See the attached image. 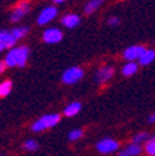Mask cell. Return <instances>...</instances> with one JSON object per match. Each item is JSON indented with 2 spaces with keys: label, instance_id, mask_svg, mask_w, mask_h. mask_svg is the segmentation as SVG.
Listing matches in <instances>:
<instances>
[{
  "label": "cell",
  "instance_id": "obj_15",
  "mask_svg": "<svg viewBox=\"0 0 155 156\" xmlns=\"http://www.w3.org/2000/svg\"><path fill=\"white\" fill-rule=\"evenodd\" d=\"M154 60H155V50L154 49H146L144 53L141 55V57L138 58V64L144 67V66L151 64Z\"/></svg>",
  "mask_w": 155,
  "mask_h": 156
},
{
  "label": "cell",
  "instance_id": "obj_8",
  "mask_svg": "<svg viewBox=\"0 0 155 156\" xmlns=\"http://www.w3.org/2000/svg\"><path fill=\"white\" fill-rule=\"evenodd\" d=\"M146 46L144 45H131L127 46L124 50H123L122 56L126 62H138V58L141 57V55L146 50Z\"/></svg>",
  "mask_w": 155,
  "mask_h": 156
},
{
  "label": "cell",
  "instance_id": "obj_25",
  "mask_svg": "<svg viewBox=\"0 0 155 156\" xmlns=\"http://www.w3.org/2000/svg\"><path fill=\"white\" fill-rule=\"evenodd\" d=\"M6 67H7V66L4 64V62H0V74H2V73L6 70Z\"/></svg>",
  "mask_w": 155,
  "mask_h": 156
},
{
  "label": "cell",
  "instance_id": "obj_11",
  "mask_svg": "<svg viewBox=\"0 0 155 156\" xmlns=\"http://www.w3.org/2000/svg\"><path fill=\"white\" fill-rule=\"evenodd\" d=\"M144 151V146L140 144L130 142L129 145H126L123 149L117 151V156H140Z\"/></svg>",
  "mask_w": 155,
  "mask_h": 156
},
{
  "label": "cell",
  "instance_id": "obj_24",
  "mask_svg": "<svg viewBox=\"0 0 155 156\" xmlns=\"http://www.w3.org/2000/svg\"><path fill=\"white\" fill-rule=\"evenodd\" d=\"M147 121H148L149 124H155V113H151L148 116V119H147Z\"/></svg>",
  "mask_w": 155,
  "mask_h": 156
},
{
  "label": "cell",
  "instance_id": "obj_20",
  "mask_svg": "<svg viewBox=\"0 0 155 156\" xmlns=\"http://www.w3.org/2000/svg\"><path fill=\"white\" fill-rule=\"evenodd\" d=\"M144 152L148 156H155V138L151 136L146 144H144Z\"/></svg>",
  "mask_w": 155,
  "mask_h": 156
},
{
  "label": "cell",
  "instance_id": "obj_21",
  "mask_svg": "<svg viewBox=\"0 0 155 156\" xmlns=\"http://www.w3.org/2000/svg\"><path fill=\"white\" fill-rule=\"evenodd\" d=\"M84 136V130L83 128H74L68 133V141L70 142H74V141H78Z\"/></svg>",
  "mask_w": 155,
  "mask_h": 156
},
{
  "label": "cell",
  "instance_id": "obj_16",
  "mask_svg": "<svg viewBox=\"0 0 155 156\" xmlns=\"http://www.w3.org/2000/svg\"><path fill=\"white\" fill-rule=\"evenodd\" d=\"M102 4H103V0H88L87 3L84 4V9H83L84 10V14L90 16V14L95 13Z\"/></svg>",
  "mask_w": 155,
  "mask_h": 156
},
{
  "label": "cell",
  "instance_id": "obj_4",
  "mask_svg": "<svg viewBox=\"0 0 155 156\" xmlns=\"http://www.w3.org/2000/svg\"><path fill=\"white\" fill-rule=\"evenodd\" d=\"M95 149L101 155H110V153H116L120 149V144L112 136H105L95 144Z\"/></svg>",
  "mask_w": 155,
  "mask_h": 156
},
{
  "label": "cell",
  "instance_id": "obj_17",
  "mask_svg": "<svg viewBox=\"0 0 155 156\" xmlns=\"http://www.w3.org/2000/svg\"><path fill=\"white\" fill-rule=\"evenodd\" d=\"M11 32H13V35L16 36L17 41H20V39L25 38V36L28 35V32H29V27H27V25L14 27V28H11Z\"/></svg>",
  "mask_w": 155,
  "mask_h": 156
},
{
  "label": "cell",
  "instance_id": "obj_10",
  "mask_svg": "<svg viewBox=\"0 0 155 156\" xmlns=\"http://www.w3.org/2000/svg\"><path fill=\"white\" fill-rule=\"evenodd\" d=\"M18 42L16 39V36L13 35V32H11V29H2L0 31V45H2V48L3 49H11L16 46V43Z\"/></svg>",
  "mask_w": 155,
  "mask_h": 156
},
{
  "label": "cell",
  "instance_id": "obj_22",
  "mask_svg": "<svg viewBox=\"0 0 155 156\" xmlns=\"http://www.w3.org/2000/svg\"><path fill=\"white\" fill-rule=\"evenodd\" d=\"M23 148L25 151H28V152H35V151L39 149V144L36 140H27L25 142H24Z\"/></svg>",
  "mask_w": 155,
  "mask_h": 156
},
{
  "label": "cell",
  "instance_id": "obj_3",
  "mask_svg": "<svg viewBox=\"0 0 155 156\" xmlns=\"http://www.w3.org/2000/svg\"><path fill=\"white\" fill-rule=\"evenodd\" d=\"M84 78V68L80 66H71L61 74V82L65 85H74Z\"/></svg>",
  "mask_w": 155,
  "mask_h": 156
},
{
  "label": "cell",
  "instance_id": "obj_23",
  "mask_svg": "<svg viewBox=\"0 0 155 156\" xmlns=\"http://www.w3.org/2000/svg\"><path fill=\"white\" fill-rule=\"evenodd\" d=\"M119 24H120V18H119V17L113 16V17H109V18H108V25H110V27H117Z\"/></svg>",
  "mask_w": 155,
  "mask_h": 156
},
{
  "label": "cell",
  "instance_id": "obj_7",
  "mask_svg": "<svg viewBox=\"0 0 155 156\" xmlns=\"http://www.w3.org/2000/svg\"><path fill=\"white\" fill-rule=\"evenodd\" d=\"M63 31L57 27H50V28H46L42 34V41L48 45H56V43L61 42L63 39Z\"/></svg>",
  "mask_w": 155,
  "mask_h": 156
},
{
  "label": "cell",
  "instance_id": "obj_6",
  "mask_svg": "<svg viewBox=\"0 0 155 156\" xmlns=\"http://www.w3.org/2000/svg\"><path fill=\"white\" fill-rule=\"evenodd\" d=\"M113 75H115V67L109 64H105V66H101L97 71H95L94 80L98 85H103V84H106V82H109L113 78Z\"/></svg>",
  "mask_w": 155,
  "mask_h": 156
},
{
  "label": "cell",
  "instance_id": "obj_19",
  "mask_svg": "<svg viewBox=\"0 0 155 156\" xmlns=\"http://www.w3.org/2000/svg\"><path fill=\"white\" fill-rule=\"evenodd\" d=\"M148 140H149V134L146 133V131H141V133H137V134H134V135H133L131 142L142 145V144H146Z\"/></svg>",
  "mask_w": 155,
  "mask_h": 156
},
{
  "label": "cell",
  "instance_id": "obj_5",
  "mask_svg": "<svg viewBox=\"0 0 155 156\" xmlns=\"http://www.w3.org/2000/svg\"><path fill=\"white\" fill-rule=\"evenodd\" d=\"M59 10L56 6H46L39 11L38 17H36V24L38 25H48L49 23H52L53 20L57 17Z\"/></svg>",
  "mask_w": 155,
  "mask_h": 156
},
{
  "label": "cell",
  "instance_id": "obj_18",
  "mask_svg": "<svg viewBox=\"0 0 155 156\" xmlns=\"http://www.w3.org/2000/svg\"><path fill=\"white\" fill-rule=\"evenodd\" d=\"M13 89V82L10 80H4V81L0 82V98H6L7 95H10Z\"/></svg>",
  "mask_w": 155,
  "mask_h": 156
},
{
  "label": "cell",
  "instance_id": "obj_26",
  "mask_svg": "<svg viewBox=\"0 0 155 156\" xmlns=\"http://www.w3.org/2000/svg\"><path fill=\"white\" fill-rule=\"evenodd\" d=\"M52 2H53L55 4H61V3H65L66 0H52Z\"/></svg>",
  "mask_w": 155,
  "mask_h": 156
},
{
  "label": "cell",
  "instance_id": "obj_9",
  "mask_svg": "<svg viewBox=\"0 0 155 156\" xmlns=\"http://www.w3.org/2000/svg\"><path fill=\"white\" fill-rule=\"evenodd\" d=\"M29 11H31V4H29V2H21V3H18L13 9V11L10 14V21L14 24L20 23Z\"/></svg>",
  "mask_w": 155,
  "mask_h": 156
},
{
  "label": "cell",
  "instance_id": "obj_28",
  "mask_svg": "<svg viewBox=\"0 0 155 156\" xmlns=\"http://www.w3.org/2000/svg\"><path fill=\"white\" fill-rule=\"evenodd\" d=\"M152 136H154V138H155V134H154V135H152Z\"/></svg>",
  "mask_w": 155,
  "mask_h": 156
},
{
  "label": "cell",
  "instance_id": "obj_27",
  "mask_svg": "<svg viewBox=\"0 0 155 156\" xmlns=\"http://www.w3.org/2000/svg\"><path fill=\"white\" fill-rule=\"evenodd\" d=\"M2 50H4V49L2 48V45H0V53H2Z\"/></svg>",
  "mask_w": 155,
  "mask_h": 156
},
{
  "label": "cell",
  "instance_id": "obj_2",
  "mask_svg": "<svg viewBox=\"0 0 155 156\" xmlns=\"http://www.w3.org/2000/svg\"><path fill=\"white\" fill-rule=\"evenodd\" d=\"M61 120V114L59 113H48L36 119L32 124H31V131L32 133H43V131L56 127Z\"/></svg>",
  "mask_w": 155,
  "mask_h": 156
},
{
  "label": "cell",
  "instance_id": "obj_1",
  "mask_svg": "<svg viewBox=\"0 0 155 156\" xmlns=\"http://www.w3.org/2000/svg\"><path fill=\"white\" fill-rule=\"evenodd\" d=\"M28 58H29V48L25 45H21V46H14V48L9 49L6 56H4L3 62L10 68H14V67L23 68L27 66Z\"/></svg>",
  "mask_w": 155,
  "mask_h": 156
},
{
  "label": "cell",
  "instance_id": "obj_14",
  "mask_svg": "<svg viewBox=\"0 0 155 156\" xmlns=\"http://www.w3.org/2000/svg\"><path fill=\"white\" fill-rule=\"evenodd\" d=\"M138 62H126L122 66V75L124 77H133L134 74H137L138 71Z\"/></svg>",
  "mask_w": 155,
  "mask_h": 156
},
{
  "label": "cell",
  "instance_id": "obj_12",
  "mask_svg": "<svg viewBox=\"0 0 155 156\" xmlns=\"http://www.w3.org/2000/svg\"><path fill=\"white\" fill-rule=\"evenodd\" d=\"M60 23L63 27L68 29H73V28H77L81 23V17L76 13H67L60 18Z\"/></svg>",
  "mask_w": 155,
  "mask_h": 156
},
{
  "label": "cell",
  "instance_id": "obj_13",
  "mask_svg": "<svg viewBox=\"0 0 155 156\" xmlns=\"http://www.w3.org/2000/svg\"><path fill=\"white\" fill-rule=\"evenodd\" d=\"M81 109H83L81 102L73 101V102H70V103H68L65 109H63V116H66V117H74V116H77V114L80 113Z\"/></svg>",
  "mask_w": 155,
  "mask_h": 156
},
{
  "label": "cell",
  "instance_id": "obj_29",
  "mask_svg": "<svg viewBox=\"0 0 155 156\" xmlns=\"http://www.w3.org/2000/svg\"><path fill=\"white\" fill-rule=\"evenodd\" d=\"M0 156H4V155H0Z\"/></svg>",
  "mask_w": 155,
  "mask_h": 156
},
{
  "label": "cell",
  "instance_id": "obj_30",
  "mask_svg": "<svg viewBox=\"0 0 155 156\" xmlns=\"http://www.w3.org/2000/svg\"><path fill=\"white\" fill-rule=\"evenodd\" d=\"M154 43H155V41H154Z\"/></svg>",
  "mask_w": 155,
  "mask_h": 156
}]
</instances>
